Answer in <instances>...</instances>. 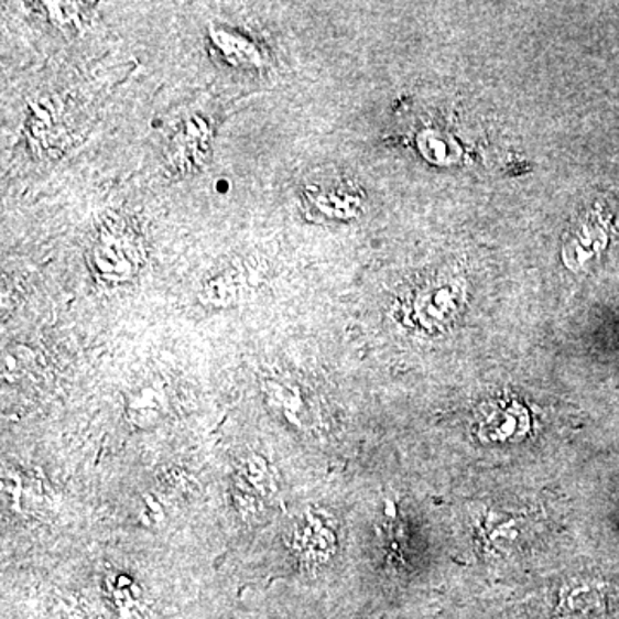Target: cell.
<instances>
[{"instance_id":"1","label":"cell","mask_w":619,"mask_h":619,"mask_svg":"<svg viewBox=\"0 0 619 619\" xmlns=\"http://www.w3.org/2000/svg\"><path fill=\"white\" fill-rule=\"evenodd\" d=\"M526 431L529 420L518 404H490L478 420V435L487 441H510Z\"/></svg>"}]
</instances>
